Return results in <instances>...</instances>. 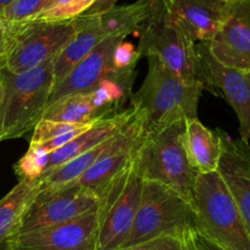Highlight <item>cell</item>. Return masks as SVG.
<instances>
[{
  "label": "cell",
  "instance_id": "cell-1",
  "mask_svg": "<svg viewBox=\"0 0 250 250\" xmlns=\"http://www.w3.org/2000/svg\"><path fill=\"white\" fill-rule=\"evenodd\" d=\"M146 59V80L129 99V106L143 116L146 133L161 131L176 122L197 119L204 85L175 75L153 56Z\"/></svg>",
  "mask_w": 250,
  "mask_h": 250
},
{
  "label": "cell",
  "instance_id": "cell-2",
  "mask_svg": "<svg viewBox=\"0 0 250 250\" xmlns=\"http://www.w3.org/2000/svg\"><path fill=\"white\" fill-rule=\"evenodd\" d=\"M14 73L0 67V142L33 131L48 107L54 88V61Z\"/></svg>",
  "mask_w": 250,
  "mask_h": 250
},
{
  "label": "cell",
  "instance_id": "cell-3",
  "mask_svg": "<svg viewBox=\"0 0 250 250\" xmlns=\"http://www.w3.org/2000/svg\"><path fill=\"white\" fill-rule=\"evenodd\" d=\"M139 31V59L153 56L175 75L203 84L197 44L176 21L167 0H153Z\"/></svg>",
  "mask_w": 250,
  "mask_h": 250
},
{
  "label": "cell",
  "instance_id": "cell-4",
  "mask_svg": "<svg viewBox=\"0 0 250 250\" xmlns=\"http://www.w3.org/2000/svg\"><path fill=\"white\" fill-rule=\"evenodd\" d=\"M198 232L194 203L163 183L144 181L133 226L121 248L161 236L193 237Z\"/></svg>",
  "mask_w": 250,
  "mask_h": 250
},
{
  "label": "cell",
  "instance_id": "cell-5",
  "mask_svg": "<svg viewBox=\"0 0 250 250\" xmlns=\"http://www.w3.org/2000/svg\"><path fill=\"white\" fill-rule=\"evenodd\" d=\"M193 202L200 234L224 250H250L246 222L217 171L198 175Z\"/></svg>",
  "mask_w": 250,
  "mask_h": 250
},
{
  "label": "cell",
  "instance_id": "cell-6",
  "mask_svg": "<svg viewBox=\"0 0 250 250\" xmlns=\"http://www.w3.org/2000/svg\"><path fill=\"white\" fill-rule=\"evenodd\" d=\"M185 125L186 121H180L161 131L146 133L136 158L144 181L163 183L193 202L198 173L183 146Z\"/></svg>",
  "mask_w": 250,
  "mask_h": 250
},
{
  "label": "cell",
  "instance_id": "cell-7",
  "mask_svg": "<svg viewBox=\"0 0 250 250\" xmlns=\"http://www.w3.org/2000/svg\"><path fill=\"white\" fill-rule=\"evenodd\" d=\"M143 186L144 178L134 156L126 170L100 193L97 250H117L124 246L141 204Z\"/></svg>",
  "mask_w": 250,
  "mask_h": 250
},
{
  "label": "cell",
  "instance_id": "cell-8",
  "mask_svg": "<svg viewBox=\"0 0 250 250\" xmlns=\"http://www.w3.org/2000/svg\"><path fill=\"white\" fill-rule=\"evenodd\" d=\"M76 33L72 21H27L9 23V42L1 67L24 72L56 58Z\"/></svg>",
  "mask_w": 250,
  "mask_h": 250
},
{
  "label": "cell",
  "instance_id": "cell-9",
  "mask_svg": "<svg viewBox=\"0 0 250 250\" xmlns=\"http://www.w3.org/2000/svg\"><path fill=\"white\" fill-rule=\"evenodd\" d=\"M98 209V195L76 183L55 189L39 190L24 214L20 234L65 224Z\"/></svg>",
  "mask_w": 250,
  "mask_h": 250
},
{
  "label": "cell",
  "instance_id": "cell-10",
  "mask_svg": "<svg viewBox=\"0 0 250 250\" xmlns=\"http://www.w3.org/2000/svg\"><path fill=\"white\" fill-rule=\"evenodd\" d=\"M198 55L205 89L221 95L236 112L241 139L250 141V71L227 67L214 59L207 43H198Z\"/></svg>",
  "mask_w": 250,
  "mask_h": 250
},
{
  "label": "cell",
  "instance_id": "cell-11",
  "mask_svg": "<svg viewBox=\"0 0 250 250\" xmlns=\"http://www.w3.org/2000/svg\"><path fill=\"white\" fill-rule=\"evenodd\" d=\"M144 136L143 116L136 110L128 124L110 141L104 153L75 182L76 185L88 188L99 198L104 188L132 163Z\"/></svg>",
  "mask_w": 250,
  "mask_h": 250
},
{
  "label": "cell",
  "instance_id": "cell-12",
  "mask_svg": "<svg viewBox=\"0 0 250 250\" xmlns=\"http://www.w3.org/2000/svg\"><path fill=\"white\" fill-rule=\"evenodd\" d=\"M99 212L72 221L19 234L5 250H97Z\"/></svg>",
  "mask_w": 250,
  "mask_h": 250
},
{
  "label": "cell",
  "instance_id": "cell-13",
  "mask_svg": "<svg viewBox=\"0 0 250 250\" xmlns=\"http://www.w3.org/2000/svg\"><path fill=\"white\" fill-rule=\"evenodd\" d=\"M126 37L124 34H114L100 42L67 73L62 82L54 87L48 106L70 95L89 92L103 81L122 72L115 66L114 54L117 45L124 42Z\"/></svg>",
  "mask_w": 250,
  "mask_h": 250
},
{
  "label": "cell",
  "instance_id": "cell-14",
  "mask_svg": "<svg viewBox=\"0 0 250 250\" xmlns=\"http://www.w3.org/2000/svg\"><path fill=\"white\" fill-rule=\"evenodd\" d=\"M207 45L224 66L250 71V0L231 2L226 20Z\"/></svg>",
  "mask_w": 250,
  "mask_h": 250
},
{
  "label": "cell",
  "instance_id": "cell-15",
  "mask_svg": "<svg viewBox=\"0 0 250 250\" xmlns=\"http://www.w3.org/2000/svg\"><path fill=\"white\" fill-rule=\"evenodd\" d=\"M222 153L217 172L229 188L250 233V146L243 139H232L217 129Z\"/></svg>",
  "mask_w": 250,
  "mask_h": 250
},
{
  "label": "cell",
  "instance_id": "cell-16",
  "mask_svg": "<svg viewBox=\"0 0 250 250\" xmlns=\"http://www.w3.org/2000/svg\"><path fill=\"white\" fill-rule=\"evenodd\" d=\"M176 21L195 44L209 43L226 20V0H167Z\"/></svg>",
  "mask_w": 250,
  "mask_h": 250
},
{
  "label": "cell",
  "instance_id": "cell-17",
  "mask_svg": "<svg viewBox=\"0 0 250 250\" xmlns=\"http://www.w3.org/2000/svg\"><path fill=\"white\" fill-rule=\"evenodd\" d=\"M134 112H136V109L128 106L122 110V111L104 117V119L94 122L87 131L81 133L77 138L66 144L65 146L50 153L48 167H46L45 172L41 178L45 177L51 171L66 164L71 159L105 143L106 141L111 139L112 137L116 136L128 124L129 120L133 117Z\"/></svg>",
  "mask_w": 250,
  "mask_h": 250
},
{
  "label": "cell",
  "instance_id": "cell-18",
  "mask_svg": "<svg viewBox=\"0 0 250 250\" xmlns=\"http://www.w3.org/2000/svg\"><path fill=\"white\" fill-rule=\"evenodd\" d=\"M73 23L75 36L54 61V87L62 82L67 73L107 37L97 15H82L73 20Z\"/></svg>",
  "mask_w": 250,
  "mask_h": 250
},
{
  "label": "cell",
  "instance_id": "cell-19",
  "mask_svg": "<svg viewBox=\"0 0 250 250\" xmlns=\"http://www.w3.org/2000/svg\"><path fill=\"white\" fill-rule=\"evenodd\" d=\"M183 146L189 163L198 175L216 172L222 153L217 129L208 128L199 119L186 120Z\"/></svg>",
  "mask_w": 250,
  "mask_h": 250
},
{
  "label": "cell",
  "instance_id": "cell-20",
  "mask_svg": "<svg viewBox=\"0 0 250 250\" xmlns=\"http://www.w3.org/2000/svg\"><path fill=\"white\" fill-rule=\"evenodd\" d=\"M41 190L39 181H19L0 199V250L20 234L22 220Z\"/></svg>",
  "mask_w": 250,
  "mask_h": 250
},
{
  "label": "cell",
  "instance_id": "cell-21",
  "mask_svg": "<svg viewBox=\"0 0 250 250\" xmlns=\"http://www.w3.org/2000/svg\"><path fill=\"white\" fill-rule=\"evenodd\" d=\"M116 112L119 111L109 106L106 107V105L99 99V97L90 90V92L70 95V97L58 100L46 107L43 119L85 125L97 122Z\"/></svg>",
  "mask_w": 250,
  "mask_h": 250
},
{
  "label": "cell",
  "instance_id": "cell-22",
  "mask_svg": "<svg viewBox=\"0 0 250 250\" xmlns=\"http://www.w3.org/2000/svg\"><path fill=\"white\" fill-rule=\"evenodd\" d=\"M50 153L37 144H29L28 150L15 164L14 171L19 181H39L45 172Z\"/></svg>",
  "mask_w": 250,
  "mask_h": 250
},
{
  "label": "cell",
  "instance_id": "cell-23",
  "mask_svg": "<svg viewBox=\"0 0 250 250\" xmlns=\"http://www.w3.org/2000/svg\"><path fill=\"white\" fill-rule=\"evenodd\" d=\"M97 0H53L51 4L37 17L39 21H72L88 11Z\"/></svg>",
  "mask_w": 250,
  "mask_h": 250
},
{
  "label": "cell",
  "instance_id": "cell-24",
  "mask_svg": "<svg viewBox=\"0 0 250 250\" xmlns=\"http://www.w3.org/2000/svg\"><path fill=\"white\" fill-rule=\"evenodd\" d=\"M93 124H70V122H59L43 119L34 127L29 144H41L44 142L51 141V139L70 136V134L78 136V134L87 131Z\"/></svg>",
  "mask_w": 250,
  "mask_h": 250
},
{
  "label": "cell",
  "instance_id": "cell-25",
  "mask_svg": "<svg viewBox=\"0 0 250 250\" xmlns=\"http://www.w3.org/2000/svg\"><path fill=\"white\" fill-rule=\"evenodd\" d=\"M53 0H14L0 12V20L6 23L34 21Z\"/></svg>",
  "mask_w": 250,
  "mask_h": 250
},
{
  "label": "cell",
  "instance_id": "cell-26",
  "mask_svg": "<svg viewBox=\"0 0 250 250\" xmlns=\"http://www.w3.org/2000/svg\"><path fill=\"white\" fill-rule=\"evenodd\" d=\"M193 237L161 236L117 250H197Z\"/></svg>",
  "mask_w": 250,
  "mask_h": 250
},
{
  "label": "cell",
  "instance_id": "cell-27",
  "mask_svg": "<svg viewBox=\"0 0 250 250\" xmlns=\"http://www.w3.org/2000/svg\"><path fill=\"white\" fill-rule=\"evenodd\" d=\"M117 1H119V0H97V1L93 4V6L83 15H94L104 12L106 11V10L111 9V7L116 6Z\"/></svg>",
  "mask_w": 250,
  "mask_h": 250
},
{
  "label": "cell",
  "instance_id": "cell-28",
  "mask_svg": "<svg viewBox=\"0 0 250 250\" xmlns=\"http://www.w3.org/2000/svg\"><path fill=\"white\" fill-rule=\"evenodd\" d=\"M193 241H194L197 250H224L222 248H220L219 246H216L215 243H212L211 241L205 238V237L203 236V234H200L199 232L193 237Z\"/></svg>",
  "mask_w": 250,
  "mask_h": 250
},
{
  "label": "cell",
  "instance_id": "cell-29",
  "mask_svg": "<svg viewBox=\"0 0 250 250\" xmlns=\"http://www.w3.org/2000/svg\"><path fill=\"white\" fill-rule=\"evenodd\" d=\"M9 42V23L0 20V55L4 56Z\"/></svg>",
  "mask_w": 250,
  "mask_h": 250
},
{
  "label": "cell",
  "instance_id": "cell-30",
  "mask_svg": "<svg viewBox=\"0 0 250 250\" xmlns=\"http://www.w3.org/2000/svg\"><path fill=\"white\" fill-rule=\"evenodd\" d=\"M12 1H14V0H0V12H1V10L4 9V7H6L7 5L11 4Z\"/></svg>",
  "mask_w": 250,
  "mask_h": 250
},
{
  "label": "cell",
  "instance_id": "cell-31",
  "mask_svg": "<svg viewBox=\"0 0 250 250\" xmlns=\"http://www.w3.org/2000/svg\"><path fill=\"white\" fill-rule=\"evenodd\" d=\"M1 65H2V56L0 55V67H1Z\"/></svg>",
  "mask_w": 250,
  "mask_h": 250
},
{
  "label": "cell",
  "instance_id": "cell-32",
  "mask_svg": "<svg viewBox=\"0 0 250 250\" xmlns=\"http://www.w3.org/2000/svg\"><path fill=\"white\" fill-rule=\"evenodd\" d=\"M226 1H234V0H226Z\"/></svg>",
  "mask_w": 250,
  "mask_h": 250
}]
</instances>
